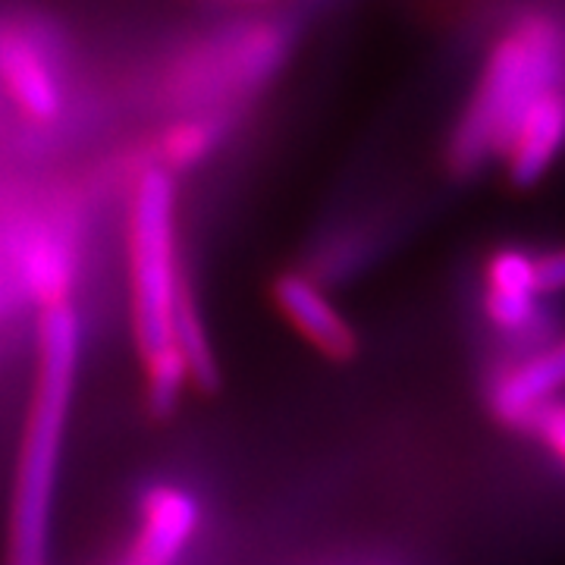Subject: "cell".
Segmentation results:
<instances>
[{"label":"cell","mask_w":565,"mask_h":565,"mask_svg":"<svg viewBox=\"0 0 565 565\" xmlns=\"http://www.w3.org/2000/svg\"><path fill=\"white\" fill-rule=\"evenodd\" d=\"M79 371V318L70 305L47 308L39 330V377L25 424L13 512H10V559L7 565H47L51 519L61 471L66 418Z\"/></svg>","instance_id":"1"},{"label":"cell","mask_w":565,"mask_h":565,"mask_svg":"<svg viewBox=\"0 0 565 565\" xmlns=\"http://www.w3.org/2000/svg\"><path fill=\"white\" fill-rule=\"evenodd\" d=\"M563 70V35L550 17H527L497 41L481 85L452 139V163L475 170L503 154L534 104L553 95Z\"/></svg>","instance_id":"2"},{"label":"cell","mask_w":565,"mask_h":565,"mask_svg":"<svg viewBox=\"0 0 565 565\" xmlns=\"http://www.w3.org/2000/svg\"><path fill=\"white\" fill-rule=\"evenodd\" d=\"M173 177L154 167L136 185L132 199V318L141 362H161L180 355L173 345L177 308L185 286L177 264V226H173Z\"/></svg>","instance_id":"3"},{"label":"cell","mask_w":565,"mask_h":565,"mask_svg":"<svg viewBox=\"0 0 565 565\" xmlns=\"http://www.w3.org/2000/svg\"><path fill=\"white\" fill-rule=\"evenodd\" d=\"M289 44L292 25L280 20L226 29L177 63L170 76V98L199 114L202 107L245 95L280 66Z\"/></svg>","instance_id":"4"},{"label":"cell","mask_w":565,"mask_h":565,"mask_svg":"<svg viewBox=\"0 0 565 565\" xmlns=\"http://www.w3.org/2000/svg\"><path fill=\"white\" fill-rule=\"evenodd\" d=\"M47 47V39L25 25H0V79L35 120H54L63 104L57 66Z\"/></svg>","instance_id":"5"},{"label":"cell","mask_w":565,"mask_h":565,"mask_svg":"<svg viewBox=\"0 0 565 565\" xmlns=\"http://www.w3.org/2000/svg\"><path fill=\"white\" fill-rule=\"evenodd\" d=\"M202 522L199 500L177 484L154 487L139 512V531L120 565H177Z\"/></svg>","instance_id":"6"},{"label":"cell","mask_w":565,"mask_h":565,"mask_svg":"<svg viewBox=\"0 0 565 565\" xmlns=\"http://www.w3.org/2000/svg\"><path fill=\"white\" fill-rule=\"evenodd\" d=\"M277 305L305 340L318 345L330 359H352L355 355V337L343 315L330 305L321 286L305 274H282L274 286Z\"/></svg>","instance_id":"7"},{"label":"cell","mask_w":565,"mask_h":565,"mask_svg":"<svg viewBox=\"0 0 565 565\" xmlns=\"http://www.w3.org/2000/svg\"><path fill=\"white\" fill-rule=\"evenodd\" d=\"M487 318L505 333H522L537 318V270L525 252H500L487 267Z\"/></svg>","instance_id":"8"},{"label":"cell","mask_w":565,"mask_h":565,"mask_svg":"<svg viewBox=\"0 0 565 565\" xmlns=\"http://www.w3.org/2000/svg\"><path fill=\"white\" fill-rule=\"evenodd\" d=\"M17 258H20V274L29 296L44 311L66 305L73 274H76V258H73V245L63 233L51 226H39L25 233L17 248Z\"/></svg>","instance_id":"9"},{"label":"cell","mask_w":565,"mask_h":565,"mask_svg":"<svg viewBox=\"0 0 565 565\" xmlns=\"http://www.w3.org/2000/svg\"><path fill=\"white\" fill-rule=\"evenodd\" d=\"M565 145V98L546 95L544 102L534 104L515 136L509 141V173L515 185H534L556 161L559 148Z\"/></svg>","instance_id":"10"},{"label":"cell","mask_w":565,"mask_h":565,"mask_svg":"<svg viewBox=\"0 0 565 565\" xmlns=\"http://www.w3.org/2000/svg\"><path fill=\"white\" fill-rule=\"evenodd\" d=\"M565 386V340L550 345L544 355L519 364L493 386V408L509 424L527 422L534 408L550 403Z\"/></svg>","instance_id":"11"},{"label":"cell","mask_w":565,"mask_h":565,"mask_svg":"<svg viewBox=\"0 0 565 565\" xmlns=\"http://www.w3.org/2000/svg\"><path fill=\"white\" fill-rule=\"evenodd\" d=\"M223 136V120L214 114H192L189 120L177 122L161 141V158L163 170H185L202 163Z\"/></svg>","instance_id":"12"},{"label":"cell","mask_w":565,"mask_h":565,"mask_svg":"<svg viewBox=\"0 0 565 565\" xmlns=\"http://www.w3.org/2000/svg\"><path fill=\"white\" fill-rule=\"evenodd\" d=\"M522 427L534 430L541 437V444L565 465V403L553 399V403H544L541 408H534Z\"/></svg>","instance_id":"13"},{"label":"cell","mask_w":565,"mask_h":565,"mask_svg":"<svg viewBox=\"0 0 565 565\" xmlns=\"http://www.w3.org/2000/svg\"><path fill=\"white\" fill-rule=\"evenodd\" d=\"M537 270V292H559L565 289V248L550 252L541 262H534Z\"/></svg>","instance_id":"14"}]
</instances>
